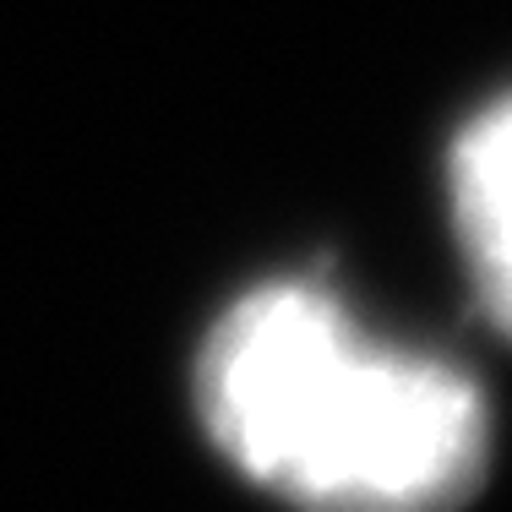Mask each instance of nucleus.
<instances>
[{
	"label": "nucleus",
	"instance_id": "obj_2",
	"mask_svg": "<svg viewBox=\"0 0 512 512\" xmlns=\"http://www.w3.org/2000/svg\"><path fill=\"white\" fill-rule=\"evenodd\" d=\"M453 213L485 311L512 333V99L491 104L453 148Z\"/></svg>",
	"mask_w": 512,
	"mask_h": 512
},
{
	"label": "nucleus",
	"instance_id": "obj_1",
	"mask_svg": "<svg viewBox=\"0 0 512 512\" xmlns=\"http://www.w3.org/2000/svg\"><path fill=\"white\" fill-rule=\"evenodd\" d=\"M197 409L246 480L306 512H447L485 469L469 376L376 344L316 284H267L224 311Z\"/></svg>",
	"mask_w": 512,
	"mask_h": 512
}]
</instances>
